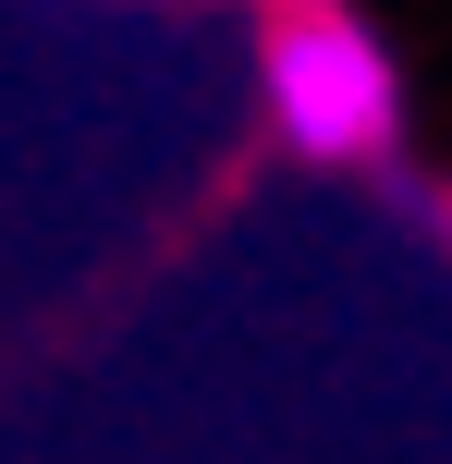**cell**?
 Wrapping results in <instances>:
<instances>
[{
    "label": "cell",
    "instance_id": "obj_1",
    "mask_svg": "<svg viewBox=\"0 0 452 464\" xmlns=\"http://www.w3.org/2000/svg\"><path fill=\"white\" fill-rule=\"evenodd\" d=\"M269 122H282L293 160H380L391 122H404V86H391V49L367 37L355 13H282L269 24Z\"/></svg>",
    "mask_w": 452,
    "mask_h": 464
}]
</instances>
